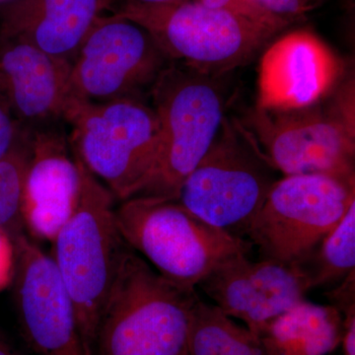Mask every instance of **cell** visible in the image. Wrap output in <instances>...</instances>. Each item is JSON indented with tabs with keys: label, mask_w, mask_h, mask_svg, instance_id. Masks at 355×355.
I'll list each match as a JSON object with an SVG mask.
<instances>
[{
	"label": "cell",
	"mask_w": 355,
	"mask_h": 355,
	"mask_svg": "<svg viewBox=\"0 0 355 355\" xmlns=\"http://www.w3.org/2000/svg\"><path fill=\"white\" fill-rule=\"evenodd\" d=\"M197 289L161 277L128 248L96 334L95 355H187Z\"/></svg>",
	"instance_id": "cell-1"
},
{
	"label": "cell",
	"mask_w": 355,
	"mask_h": 355,
	"mask_svg": "<svg viewBox=\"0 0 355 355\" xmlns=\"http://www.w3.org/2000/svg\"><path fill=\"white\" fill-rule=\"evenodd\" d=\"M123 239L154 270L178 286L195 291L216 266L253 244L196 216L177 200L137 196L114 209Z\"/></svg>",
	"instance_id": "cell-2"
},
{
	"label": "cell",
	"mask_w": 355,
	"mask_h": 355,
	"mask_svg": "<svg viewBox=\"0 0 355 355\" xmlns=\"http://www.w3.org/2000/svg\"><path fill=\"white\" fill-rule=\"evenodd\" d=\"M77 157L116 198L137 197L150 182L160 153V125L148 102L69 101L64 116Z\"/></svg>",
	"instance_id": "cell-3"
},
{
	"label": "cell",
	"mask_w": 355,
	"mask_h": 355,
	"mask_svg": "<svg viewBox=\"0 0 355 355\" xmlns=\"http://www.w3.org/2000/svg\"><path fill=\"white\" fill-rule=\"evenodd\" d=\"M80 163L78 202L53 240L51 257L76 306L84 342L94 354L100 318L130 247L116 225V198Z\"/></svg>",
	"instance_id": "cell-4"
},
{
	"label": "cell",
	"mask_w": 355,
	"mask_h": 355,
	"mask_svg": "<svg viewBox=\"0 0 355 355\" xmlns=\"http://www.w3.org/2000/svg\"><path fill=\"white\" fill-rule=\"evenodd\" d=\"M354 81L323 101L287 111L252 110L248 137L273 169L284 176L324 174L355 180Z\"/></svg>",
	"instance_id": "cell-5"
},
{
	"label": "cell",
	"mask_w": 355,
	"mask_h": 355,
	"mask_svg": "<svg viewBox=\"0 0 355 355\" xmlns=\"http://www.w3.org/2000/svg\"><path fill=\"white\" fill-rule=\"evenodd\" d=\"M113 12L146 28L171 62L214 77L246 64L277 35L197 0L123 4Z\"/></svg>",
	"instance_id": "cell-6"
},
{
	"label": "cell",
	"mask_w": 355,
	"mask_h": 355,
	"mask_svg": "<svg viewBox=\"0 0 355 355\" xmlns=\"http://www.w3.org/2000/svg\"><path fill=\"white\" fill-rule=\"evenodd\" d=\"M212 78L177 62L158 77L149 98L160 125V153L139 196L177 200L184 180L209 150L225 119L223 97Z\"/></svg>",
	"instance_id": "cell-7"
},
{
	"label": "cell",
	"mask_w": 355,
	"mask_h": 355,
	"mask_svg": "<svg viewBox=\"0 0 355 355\" xmlns=\"http://www.w3.org/2000/svg\"><path fill=\"white\" fill-rule=\"evenodd\" d=\"M247 135L224 119L209 150L184 180L177 200L234 237L248 231L277 180Z\"/></svg>",
	"instance_id": "cell-8"
},
{
	"label": "cell",
	"mask_w": 355,
	"mask_h": 355,
	"mask_svg": "<svg viewBox=\"0 0 355 355\" xmlns=\"http://www.w3.org/2000/svg\"><path fill=\"white\" fill-rule=\"evenodd\" d=\"M355 202V180L288 175L273 183L248 231L261 259L304 265Z\"/></svg>",
	"instance_id": "cell-9"
},
{
	"label": "cell",
	"mask_w": 355,
	"mask_h": 355,
	"mask_svg": "<svg viewBox=\"0 0 355 355\" xmlns=\"http://www.w3.org/2000/svg\"><path fill=\"white\" fill-rule=\"evenodd\" d=\"M171 60L146 28L118 13L101 16L71 64L69 101H147Z\"/></svg>",
	"instance_id": "cell-10"
},
{
	"label": "cell",
	"mask_w": 355,
	"mask_h": 355,
	"mask_svg": "<svg viewBox=\"0 0 355 355\" xmlns=\"http://www.w3.org/2000/svg\"><path fill=\"white\" fill-rule=\"evenodd\" d=\"M15 248V300L26 340L37 355H94L84 342L76 306L53 257L20 236Z\"/></svg>",
	"instance_id": "cell-11"
},
{
	"label": "cell",
	"mask_w": 355,
	"mask_h": 355,
	"mask_svg": "<svg viewBox=\"0 0 355 355\" xmlns=\"http://www.w3.org/2000/svg\"><path fill=\"white\" fill-rule=\"evenodd\" d=\"M219 309L242 321L254 335L301 301L311 291L304 266L261 259L231 257L198 284Z\"/></svg>",
	"instance_id": "cell-12"
},
{
	"label": "cell",
	"mask_w": 355,
	"mask_h": 355,
	"mask_svg": "<svg viewBox=\"0 0 355 355\" xmlns=\"http://www.w3.org/2000/svg\"><path fill=\"white\" fill-rule=\"evenodd\" d=\"M343 77V60L315 33H287L261 55L256 107L287 111L313 106L333 94Z\"/></svg>",
	"instance_id": "cell-13"
},
{
	"label": "cell",
	"mask_w": 355,
	"mask_h": 355,
	"mask_svg": "<svg viewBox=\"0 0 355 355\" xmlns=\"http://www.w3.org/2000/svg\"><path fill=\"white\" fill-rule=\"evenodd\" d=\"M81 180L80 160L64 123L31 132L22 216L33 237L53 242L76 209Z\"/></svg>",
	"instance_id": "cell-14"
},
{
	"label": "cell",
	"mask_w": 355,
	"mask_h": 355,
	"mask_svg": "<svg viewBox=\"0 0 355 355\" xmlns=\"http://www.w3.org/2000/svg\"><path fill=\"white\" fill-rule=\"evenodd\" d=\"M70 69L31 44L0 36V94L28 132L64 123Z\"/></svg>",
	"instance_id": "cell-15"
},
{
	"label": "cell",
	"mask_w": 355,
	"mask_h": 355,
	"mask_svg": "<svg viewBox=\"0 0 355 355\" xmlns=\"http://www.w3.org/2000/svg\"><path fill=\"white\" fill-rule=\"evenodd\" d=\"M114 0H13L0 36L31 44L71 64L96 21L113 12Z\"/></svg>",
	"instance_id": "cell-16"
},
{
	"label": "cell",
	"mask_w": 355,
	"mask_h": 355,
	"mask_svg": "<svg viewBox=\"0 0 355 355\" xmlns=\"http://www.w3.org/2000/svg\"><path fill=\"white\" fill-rule=\"evenodd\" d=\"M343 316L331 305L303 300L258 333L266 355H329L340 345Z\"/></svg>",
	"instance_id": "cell-17"
},
{
	"label": "cell",
	"mask_w": 355,
	"mask_h": 355,
	"mask_svg": "<svg viewBox=\"0 0 355 355\" xmlns=\"http://www.w3.org/2000/svg\"><path fill=\"white\" fill-rule=\"evenodd\" d=\"M187 355H266L260 338L197 295L191 306Z\"/></svg>",
	"instance_id": "cell-18"
},
{
	"label": "cell",
	"mask_w": 355,
	"mask_h": 355,
	"mask_svg": "<svg viewBox=\"0 0 355 355\" xmlns=\"http://www.w3.org/2000/svg\"><path fill=\"white\" fill-rule=\"evenodd\" d=\"M303 266L311 289L343 282L355 272V202Z\"/></svg>",
	"instance_id": "cell-19"
},
{
	"label": "cell",
	"mask_w": 355,
	"mask_h": 355,
	"mask_svg": "<svg viewBox=\"0 0 355 355\" xmlns=\"http://www.w3.org/2000/svg\"><path fill=\"white\" fill-rule=\"evenodd\" d=\"M31 132L8 155L0 160V230L12 241L24 234L23 186L30 154Z\"/></svg>",
	"instance_id": "cell-20"
},
{
	"label": "cell",
	"mask_w": 355,
	"mask_h": 355,
	"mask_svg": "<svg viewBox=\"0 0 355 355\" xmlns=\"http://www.w3.org/2000/svg\"><path fill=\"white\" fill-rule=\"evenodd\" d=\"M200 3L216 8L224 9L270 30L275 34L286 29L287 26L266 13L257 0H197Z\"/></svg>",
	"instance_id": "cell-21"
},
{
	"label": "cell",
	"mask_w": 355,
	"mask_h": 355,
	"mask_svg": "<svg viewBox=\"0 0 355 355\" xmlns=\"http://www.w3.org/2000/svg\"><path fill=\"white\" fill-rule=\"evenodd\" d=\"M29 132L22 128L6 98L0 94V160L19 146Z\"/></svg>",
	"instance_id": "cell-22"
},
{
	"label": "cell",
	"mask_w": 355,
	"mask_h": 355,
	"mask_svg": "<svg viewBox=\"0 0 355 355\" xmlns=\"http://www.w3.org/2000/svg\"><path fill=\"white\" fill-rule=\"evenodd\" d=\"M257 2L266 12L287 26L303 19L305 14L318 4L316 0H257Z\"/></svg>",
	"instance_id": "cell-23"
},
{
	"label": "cell",
	"mask_w": 355,
	"mask_h": 355,
	"mask_svg": "<svg viewBox=\"0 0 355 355\" xmlns=\"http://www.w3.org/2000/svg\"><path fill=\"white\" fill-rule=\"evenodd\" d=\"M15 270V248L11 238L0 230V291L13 279Z\"/></svg>",
	"instance_id": "cell-24"
},
{
	"label": "cell",
	"mask_w": 355,
	"mask_h": 355,
	"mask_svg": "<svg viewBox=\"0 0 355 355\" xmlns=\"http://www.w3.org/2000/svg\"><path fill=\"white\" fill-rule=\"evenodd\" d=\"M343 316V355H355V304L347 306L340 311Z\"/></svg>",
	"instance_id": "cell-25"
},
{
	"label": "cell",
	"mask_w": 355,
	"mask_h": 355,
	"mask_svg": "<svg viewBox=\"0 0 355 355\" xmlns=\"http://www.w3.org/2000/svg\"><path fill=\"white\" fill-rule=\"evenodd\" d=\"M168 1H172V0H114V9L123 4H157Z\"/></svg>",
	"instance_id": "cell-26"
},
{
	"label": "cell",
	"mask_w": 355,
	"mask_h": 355,
	"mask_svg": "<svg viewBox=\"0 0 355 355\" xmlns=\"http://www.w3.org/2000/svg\"><path fill=\"white\" fill-rule=\"evenodd\" d=\"M0 355H16L12 350L9 349L8 345L0 340Z\"/></svg>",
	"instance_id": "cell-27"
},
{
	"label": "cell",
	"mask_w": 355,
	"mask_h": 355,
	"mask_svg": "<svg viewBox=\"0 0 355 355\" xmlns=\"http://www.w3.org/2000/svg\"><path fill=\"white\" fill-rule=\"evenodd\" d=\"M316 1H317V3H319L320 0H316Z\"/></svg>",
	"instance_id": "cell-28"
}]
</instances>
